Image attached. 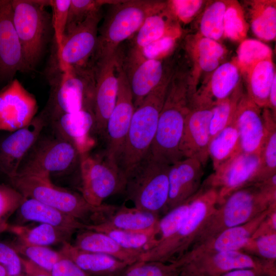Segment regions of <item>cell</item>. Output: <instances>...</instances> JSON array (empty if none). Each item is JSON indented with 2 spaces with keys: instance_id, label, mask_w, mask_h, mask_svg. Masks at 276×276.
Here are the masks:
<instances>
[{
  "instance_id": "cell-1",
  "label": "cell",
  "mask_w": 276,
  "mask_h": 276,
  "mask_svg": "<svg viewBox=\"0 0 276 276\" xmlns=\"http://www.w3.org/2000/svg\"><path fill=\"white\" fill-rule=\"evenodd\" d=\"M190 75L189 71L182 69L173 71L148 153L153 159L168 165L183 159L179 147L185 121L191 109Z\"/></svg>"
},
{
  "instance_id": "cell-2",
  "label": "cell",
  "mask_w": 276,
  "mask_h": 276,
  "mask_svg": "<svg viewBox=\"0 0 276 276\" xmlns=\"http://www.w3.org/2000/svg\"><path fill=\"white\" fill-rule=\"evenodd\" d=\"M275 203L276 188L271 185L256 182L237 190L205 220L191 248L225 229L251 220Z\"/></svg>"
},
{
  "instance_id": "cell-3",
  "label": "cell",
  "mask_w": 276,
  "mask_h": 276,
  "mask_svg": "<svg viewBox=\"0 0 276 276\" xmlns=\"http://www.w3.org/2000/svg\"><path fill=\"white\" fill-rule=\"evenodd\" d=\"M49 97L42 109L49 121L66 113L93 111L95 74L88 65L61 70L51 58L47 71Z\"/></svg>"
},
{
  "instance_id": "cell-4",
  "label": "cell",
  "mask_w": 276,
  "mask_h": 276,
  "mask_svg": "<svg viewBox=\"0 0 276 276\" xmlns=\"http://www.w3.org/2000/svg\"><path fill=\"white\" fill-rule=\"evenodd\" d=\"M11 185L25 198L36 199L76 219L85 225L101 223L116 205L90 204L81 194L54 185L50 178L16 175Z\"/></svg>"
},
{
  "instance_id": "cell-5",
  "label": "cell",
  "mask_w": 276,
  "mask_h": 276,
  "mask_svg": "<svg viewBox=\"0 0 276 276\" xmlns=\"http://www.w3.org/2000/svg\"><path fill=\"white\" fill-rule=\"evenodd\" d=\"M173 71L135 109L118 166L125 178L147 155L154 138L159 116Z\"/></svg>"
},
{
  "instance_id": "cell-6",
  "label": "cell",
  "mask_w": 276,
  "mask_h": 276,
  "mask_svg": "<svg viewBox=\"0 0 276 276\" xmlns=\"http://www.w3.org/2000/svg\"><path fill=\"white\" fill-rule=\"evenodd\" d=\"M218 191L203 186L192 197L187 214L170 237L143 252L139 261L172 262L191 248L203 223L218 205Z\"/></svg>"
},
{
  "instance_id": "cell-7",
  "label": "cell",
  "mask_w": 276,
  "mask_h": 276,
  "mask_svg": "<svg viewBox=\"0 0 276 276\" xmlns=\"http://www.w3.org/2000/svg\"><path fill=\"white\" fill-rule=\"evenodd\" d=\"M166 3L153 1H126L112 3L99 31L93 60L117 52L119 45L136 33L145 19Z\"/></svg>"
},
{
  "instance_id": "cell-8",
  "label": "cell",
  "mask_w": 276,
  "mask_h": 276,
  "mask_svg": "<svg viewBox=\"0 0 276 276\" xmlns=\"http://www.w3.org/2000/svg\"><path fill=\"white\" fill-rule=\"evenodd\" d=\"M170 166L148 154L126 177L123 193L134 207L158 214L165 213L169 197Z\"/></svg>"
},
{
  "instance_id": "cell-9",
  "label": "cell",
  "mask_w": 276,
  "mask_h": 276,
  "mask_svg": "<svg viewBox=\"0 0 276 276\" xmlns=\"http://www.w3.org/2000/svg\"><path fill=\"white\" fill-rule=\"evenodd\" d=\"M11 2L13 24L22 50L24 72H31L39 62L48 41L51 16L40 1Z\"/></svg>"
},
{
  "instance_id": "cell-10",
  "label": "cell",
  "mask_w": 276,
  "mask_h": 276,
  "mask_svg": "<svg viewBox=\"0 0 276 276\" xmlns=\"http://www.w3.org/2000/svg\"><path fill=\"white\" fill-rule=\"evenodd\" d=\"M42 133L22 160L16 175L50 178L79 167L80 153L70 142Z\"/></svg>"
},
{
  "instance_id": "cell-11",
  "label": "cell",
  "mask_w": 276,
  "mask_h": 276,
  "mask_svg": "<svg viewBox=\"0 0 276 276\" xmlns=\"http://www.w3.org/2000/svg\"><path fill=\"white\" fill-rule=\"evenodd\" d=\"M81 194L90 204L100 206L109 197L123 193L125 178L117 164L103 156L81 153L79 164Z\"/></svg>"
},
{
  "instance_id": "cell-12",
  "label": "cell",
  "mask_w": 276,
  "mask_h": 276,
  "mask_svg": "<svg viewBox=\"0 0 276 276\" xmlns=\"http://www.w3.org/2000/svg\"><path fill=\"white\" fill-rule=\"evenodd\" d=\"M100 9L96 10L80 25L64 35L61 50L51 58L61 70L86 66L96 50Z\"/></svg>"
},
{
  "instance_id": "cell-13",
  "label": "cell",
  "mask_w": 276,
  "mask_h": 276,
  "mask_svg": "<svg viewBox=\"0 0 276 276\" xmlns=\"http://www.w3.org/2000/svg\"><path fill=\"white\" fill-rule=\"evenodd\" d=\"M95 79L93 112L94 131L104 135L108 119L115 106L118 92L120 67L117 52L90 63Z\"/></svg>"
},
{
  "instance_id": "cell-14",
  "label": "cell",
  "mask_w": 276,
  "mask_h": 276,
  "mask_svg": "<svg viewBox=\"0 0 276 276\" xmlns=\"http://www.w3.org/2000/svg\"><path fill=\"white\" fill-rule=\"evenodd\" d=\"M240 269H258L275 274V263L269 262L241 250L205 254L182 265L180 271L206 276H217Z\"/></svg>"
},
{
  "instance_id": "cell-15",
  "label": "cell",
  "mask_w": 276,
  "mask_h": 276,
  "mask_svg": "<svg viewBox=\"0 0 276 276\" xmlns=\"http://www.w3.org/2000/svg\"><path fill=\"white\" fill-rule=\"evenodd\" d=\"M118 80L116 103L106 124V148L104 154L117 165L135 110L128 77L121 66Z\"/></svg>"
},
{
  "instance_id": "cell-16",
  "label": "cell",
  "mask_w": 276,
  "mask_h": 276,
  "mask_svg": "<svg viewBox=\"0 0 276 276\" xmlns=\"http://www.w3.org/2000/svg\"><path fill=\"white\" fill-rule=\"evenodd\" d=\"M49 124L42 110L28 125L0 138V172L9 179L15 176L22 160Z\"/></svg>"
},
{
  "instance_id": "cell-17",
  "label": "cell",
  "mask_w": 276,
  "mask_h": 276,
  "mask_svg": "<svg viewBox=\"0 0 276 276\" xmlns=\"http://www.w3.org/2000/svg\"><path fill=\"white\" fill-rule=\"evenodd\" d=\"M37 110L35 97L14 78L0 90V131L11 132L27 126Z\"/></svg>"
},
{
  "instance_id": "cell-18",
  "label": "cell",
  "mask_w": 276,
  "mask_h": 276,
  "mask_svg": "<svg viewBox=\"0 0 276 276\" xmlns=\"http://www.w3.org/2000/svg\"><path fill=\"white\" fill-rule=\"evenodd\" d=\"M259 162V153L241 152L214 171L203 185L218 191L219 205L233 192L250 184Z\"/></svg>"
},
{
  "instance_id": "cell-19",
  "label": "cell",
  "mask_w": 276,
  "mask_h": 276,
  "mask_svg": "<svg viewBox=\"0 0 276 276\" xmlns=\"http://www.w3.org/2000/svg\"><path fill=\"white\" fill-rule=\"evenodd\" d=\"M24 72L21 45L15 28L11 0H0V83L7 84Z\"/></svg>"
},
{
  "instance_id": "cell-20",
  "label": "cell",
  "mask_w": 276,
  "mask_h": 276,
  "mask_svg": "<svg viewBox=\"0 0 276 276\" xmlns=\"http://www.w3.org/2000/svg\"><path fill=\"white\" fill-rule=\"evenodd\" d=\"M213 107L191 108L187 117L179 149L183 158H193L204 167L209 158L210 123Z\"/></svg>"
},
{
  "instance_id": "cell-21",
  "label": "cell",
  "mask_w": 276,
  "mask_h": 276,
  "mask_svg": "<svg viewBox=\"0 0 276 276\" xmlns=\"http://www.w3.org/2000/svg\"><path fill=\"white\" fill-rule=\"evenodd\" d=\"M275 208L276 203L251 220L221 232L211 239L192 247L180 259L184 263L202 255L241 250L262 220Z\"/></svg>"
},
{
  "instance_id": "cell-22",
  "label": "cell",
  "mask_w": 276,
  "mask_h": 276,
  "mask_svg": "<svg viewBox=\"0 0 276 276\" xmlns=\"http://www.w3.org/2000/svg\"><path fill=\"white\" fill-rule=\"evenodd\" d=\"M240 74L234 60L219 65L212 72L209 80L192 95L191 108L213 107L227 98L240 83Z\"/></svg>"
},
{
  "instance_id": "cell-23",
  "label": "cell",
  "mask_w": 276,
  "mask_h": 276,
  "mask_svg": "<svg viewBox=\"0 0 276 276\" xmlns=\"http://www.w3.org/2000/svg\"><path fill=\"white\" fill-rule=\"evenodd\" d=\"M203 165L197 159L184 158L170 165L169 197L165 214L183 203L200 189Z\"/></svg>"
},
{
  "instance_id": "cell-24",
  "label": "cell",
  "mask_w": 276,
  "mask_h": 276,
  "mask_svg": "<svg viewBox=\"0 0 276 276\" xmlns=\"http://www.w3.org/2000/svg\"><path fill=\"white\" fill-rule=\"evenodd\" d=\"M262 108L243 93L233 118L239 135L241 152L259 153L265 134Z\"/></svg>"
},
{
  "instance_id": "cell-25",
  "label": "cell",
  "mask_w": 276,
  "mask_h": 276,
  "mask_svg": "<svg viewBox=\"0 0 276 276\" xmlns=\"http://www.w3.org/2000/svg\"><path fill=\"white\" fill-rule=\"evenodd\" d=\"M94 112L90 110L61 114L51 120L54 134L73 144L80 154L88 152L93 145L89 136L91 131H94Z\"/></svg>"
},
{
  "instance_id": "cell-26",
  "label": "cell",
  "mask_w": 276,
  "mask_h": 276,
  "mask_svg": "<svg viewBox=\"0 0 276 276\" xmlns=\"http://www.w3.org/2000/svg\"><path fill=\"white\" fill-rule=\"evenodd\" d=\"M60 251L90 276H119L129 265L106 255L80 250L70 242L63 244Z\"/></svg>"
},
{
  "instance_id": "cell-27",
  "label": "cell",
  "mask_w": 276,
  "mask_h": 276,
  "mask_svg": "<svg viewBox=\"0 0 276 276\" xmlns=\"http://www.w3.org/2000/svg\"><path fill=\"white\" fill-rule=\"evenodd\" d=\"M79 231L73 245L80 250L106 255L129 265L139 261L143 254L123 247L105 233L86 229Z\"/></svg>"
},
{
  "instance_id": "cell-28",
  "label": "cell",
  "mask_w": 276,
  "mask_h": 276,
  "mask_svg": "<svg viewBox=\"0 0 276 276\" xmlns=\"http://www.w3.org/2000/svg\"><path fill=\"white\" fill-rule=\"evenodd\" d=\"M17 210L26 221L47 224L74 233L85 229L86 225L76 219L33 198H26Z\"/></svg>"
},
{
  "instance_id": "cell-29",
  "label": "cell",
  "mask_w": 276,
  "mask_h": 276,
  "mask_svg": "<svg viewBox=\"0 0 276 276\" xmlns=\"http://www.w3.org/2000/svg\"><path fill=\"white\" fill-rule=\"evenodd\" d=\"M176 18L167 3L150 14L136 32L135 44L138 50L165 36L178 38L179 27L175 23Z\"/></svg>"
},
{
  "instance_id": "cell-30",
  "label": "cell",
  "mask_w": 276,
  "mask_h": 276,
  "mask_svg": "<svg viewBox=\"0 0 276 276\" xmlns=\"http://www.w3.org/2000/svg\"><path fill=\"white\" fill-rule=\"evenodd\" d=\"M168 72L160 59L146 60L138 65L128 79L134 109L160 83Z\"/></svg>"
},
{
  "instance_id": "cell-31",
  "label": "cell",
  "mask_w": 276,
  "mask_h": 276,
  "mask_svg": "<svg viewBox=\"0 0 276 276\" xmlns=\"http://www.w3.org/2000/svg\"><path fill=\"white\" fill-rule=\"evenodd\" d=\"M159 219L158 214L123 204L117 206L102 222L98 224L126 231H146L156 228Z\"/></svg>"
},
{
  "instance_id": "cell-32",
  "label": "cell",
  "mask_w": 276,
  "mask_h": 276,
  "mask_svg": "<svg viewBox=\"0 0 276 276\" xmlns=\"http://www.w3.org/2000/svg\"><path fill=\"white\" fill-rule=\"evenodd\" d=\"M262 113L265 134L260 148L259 167L250 184L276 174V117L267 107L262 108Z\"/></svg>"
},
{
  "instance_id": "cell-33",
  "label": "cell",
  "mask_w": 276,
  "mask_h": 276,
  "mask_svg": "<svg viewBox=\"0 0 276 276\" xmlns=\"http://www.w3.org/2000/svg\"><path fill=\"white\" fill-rule=\"evenodd\" d=\"M248 26L259 39L265 41L275 39L276 36V1L252 0L245 1Z\"/></svg>"
},
{
  "instance_id": "cell-34",
  "label": "cell",
  "mask_w": 276,
  "mask_h": 276,
  "mask_svg": "<svg viewBox=\"0 0 276 276\" xmlns=\"http://www.w3.org/2000/svg\"><path fill=\"white\" fill-rule=\"evenodd\" d=\"M6 231L17 237L19 241L25 244L48 246L70 242L74 233L47 224L35 226L8 224Z\"/></svg>"
},
{
  "instance_id": "cell-35",
  "label": "cell",
  "mask_w": 276,
  "mask_h": 276,
  "mask_svg": "<svg viewBox=\"0 0 276 276\" xmlns=\"http://www.w3.org/2000/svg\"><path fill=\"white\" fill-rule=\"evenodd\" d=\"M245 76L248 96L259 107L267 108L269 91L276 77L272 58L257 63Z\"/></svg>"
},
{
  "instance_id": "cell-36",
  "label": "cell",
  "mask_w": 276,
  "mask_h": 276,
  "mask_svg": "<svg viewBox=\"0 0 276 276\" xmlns=\"http://www.w3.org/2000/svg\"><path fill=\"white\" fill-rule=\"evenodd\" d=\"M241 152L237 128L232 123L210 141L209 153L214 171L236 157Z\"/></svg>"
},
{
  "instance_id": "cell-37",
  "label": "cell",
  "mask_w": 276,
  "mask_h": 276,
  "mask_svg": "<svg viewBox=\"0 0 276 276\" xmlns=\"http://www.w3.org/2000/svg\"><path fill=\"white\" fill-rule=\"evenodd\" d=\"M85 229L105 233L123 247L143 253L157 244V226L149 231H131L96 224L86 225Z\"/></svg>"
},
{
  "instance_id": "cell-38",
  "label": "cell",
  "mask_w": 276,
  "mask_h": 276,
  "mask_svg": "<svg viewBox=\"0 0 276 276\" xmlns=\"http://www.w3.org/2000/svg\"><path fill=\"white\" fill-rule=\"evenodd\" d=\"M271 58L272 51L267 45L256 39H246L241 42L234 61L241 74L246 76L257 63Z\"/></svg>"
},
{
  "instance_id": "cell-39",
  "label": "cell",
  "mask_w": 276,
  "mask_h": 276,
  "mask_svg": "<svg viewBox=\"0 0 276 276\" xmlns=\"http://www.w3.org/2000/svg\"><path fill=\"white\" fill-rule=\"evenodd\" d=\"M243 93L240 83L230 96L213 107L210 123L211 140L232 123L238 103Z\"/></svg>"
},
{
  "instance_id": "cell-40",
  "label": "cell",
  "mask_w": 276,
  "mask_h": 276,
  "mask_svg": "<svg viewBox=\"0 0 276 276\" xmlns=\"http://www.w3.org/2000/svg\"><path fill=\"white\" fill-rule=\"evenodd\" d=\"M227 1H215L207 6L200 20V35L217 41L224 36Z\"/></svg>"
},
{
  "instance_id": "cell-41",
  "label": "cell",
  "mask_w": 276,
  "mask_h": 276,
  "mask_svg": "<svg viewBox=\"0 0 276 276\" xmlns=\"http://www.w3.org/2000/svg\"><path fill=\"white\" fill-rule=\"evenodd\" d=\"M15 241L11 244L19 255H22L36 265L50 272L63 256L60 251H55L48 246L30 245L17 240Z\"/></svg>"
},
{
  "instance_id": "cell-42",
  "label": "cell",
  "mask_w": 276,
  "mask_h": 276,
  "mask_svg": "<svg viewBox=\"0 0 276 276\" xmlns=\"http://www.w3.org/2000/svg\"><path fill=\"white\" fill-rule=\"evenodd\" d=\"M249 26L242 7L236 1H227L224 17V36L238 42L245 39Z\"/></svg>"
},
{
  "instance_id": "cell-43",
  "label": "cell",
  "mask_w": 276,
  "mask_h": 276,
  "mask_svg": "<svg viewBox=\"0 0 276 276\" xmlns=\"http://www.w3.org/2000/svg\"><path fill=\"white\" fill-rule=\"evenodd\" d=\"M182 265L180 259L168 263L137 261L119 276H178Z\"/></svg>"
},
{
  "instance_id": "cell-44",
  "label": "cell",
  "mask_w": 276,
  "mask_h": 276,
  "mask_svg": "<svg viewBox=\"0 0 276 276\" xmlns=\"http://www.w3.org/2000/svg\"><path fill=\"white\" fill-rule=\"evenodd\" d=\"M191 198L160 218L157 226L156 245L170 237L178 229L187 214Z\"/></svg>"
},
{
  "instance_id": "cell-45",
  "label": "cell",
  "mask_w": 276,
  "mask_h": 276,
  "mask_svg": "<svg viewBox=\"0 0 276 276\" xmlns=\"http://www.w3.org/2000/svg\"><path fill=\"white\" fill-rule=\"evenodd\" d=\"M70 4L71 0L47 1V6H50L52 9L51 24L57 52H59L62 47Z\"/></svg>"
},
{
  "instance_id": "cell-46",
  "label": "cell",
  "mask_w": 276,
  "mask_h": 276,
  "mask_svg": "<svg viewBox=\"0 0 276 276\" xmlns=\"http://www.w3.org/2000/svg\"><path fill=\"white\" fill-rule=\"evenodd\" d=\"M105 3V1H102L71 0L64 35L80 25Z\"/></svg>"
},
{
  "instance_id": "cell-47",
  "label": "cell",
  "mask_w": 276,
  "mask_h": 276,
  "mask_svg": "<svg viewBox=\"0 0 276 276\" xmlns=\"http://www.w3.org/2000/svg\"><path fill=\"white\" fill-rule=\"evenodd\" d=\"M241 250L266 261L275 263L276 234L250 238Z\"/></svg>"
},
{
  "instance_id": "cell-48",
  "label": "cell",
  "mask_w": 276,
  "mask_h": 276,
  "mask_svg": "<svg viewBox=\"0 0 276 276\" xmlns=\"http://www.w3.org/2000/svg\"><path fill=\"white\" fill-rule=\"evenodd\" d=\"M26 198L11 185H0V224H7Z\"/></svg>"
},
{
  "instance_id": "cell-49",
  "label": "cell",
  "mask_w": 276,
  "mask_h": 276,
  "mask_svg": "<svg viewBox=\"0 0 276 276\" xmlns=\"http://www.w3.org/2000/svg\"><path fill=\"white\" fill-rule=\"evenodd\" d=\"M204 1L172 0L168 6L176 19L184 24L189 23L202 8Z\"/></svg>"
},
{
  "instance_id": "cell-50",
  "label": "cell",
  "mask_w": 276,
  "mask_h": 276,
  "mask_svg": "<svg viewBox=\"0 0 276 276\" xmlns=\"http://www.w3.org/2000/svg\"><path fill=\"white\" fill-rule=\"evenodd\" d=\"M0 264L8 276L24 273L22 258L11 244L0 242Z\"/></svg>"
},
{
  "instance_id": "cell-51",
  "label": "cell",
  "mask_w": 276,
  "mask_h": 276,
  "mask_svg": "<svg viewBox=\"0 0 276 276\" xmlns=\"http://www.w3.org/2000/svg\"><path fill=\"white\" fill-rule=\"evenodd\" d=\"M194 41L191 54L206 56L220 60L226 53L224 47L217 41L198 36Z\"/></svg>"
},
{
  "instance_id": "cell-52",
  "label": "cell",
  "mask_w": 276,
  "mask_h": 276,
  "mask_svg": "<svg viewBox=\"0 0 276 276\" xmlns=\"http://www.w3.org/2000/svg\"><path fill=\"white\" fill-rule=\"evenodd\" d=\"M177 38L173 36H165L150 43L139 51L141 52L144 60L159 59L172 50Z\"/></svg>"
},
{
  "instance_id": "cell-53",
  "label": "cell",
  "mask_w": 276,
  "mask_h": 276,
  "mask_svg": "<svg viewBox=\"0 0 276 276\" xmlns=\"http://www.w3.org/2000/svg\"><path fill=\"white\" fill-rule=\"evenodd\" d=\"M53 276H90L64 256L54 265Z\"/></svg>"
},
{
  "instance_id": "cell-54",
  "label": "cell",
  "mask_w": 276,
  "mask_h": 276,
  "mask_svg": "<svg viewBox=\"0 0 276 276\" xmlns=\"http://www.w3.org/2000/svg\"><path fill=\"white\" fill-rule=\"evenodd\" d=\"M276 234V208L272 210L259 225L251 238Z\"/></svg>"
},
{
  "instance_id": "cell-55",
  "label": "cell",
  "mask_w": 276,
  "mask_h": 276,
  "mask_svg": "<svg viewBox=\"0 0 276 276\" xmlns=\"http://www.w3.org/2000/svg\"><path fill=\"white\" fill-rule=\"evenodd\" d=\"M272 274L267 271L258 269H240L233 270L217 276H268ZM178 276H206L186 273L180 271Z\"/></svg>"
},
{
  "instance_id": "cell-56",
  "label": "cell",
  "mask_w": 276,
  "mask_h": 276,
  "mask_svg": "<svg viewBox=\"0 0 276 276\" xmlns=\"http://www.w3.org/2000/svg\"><path fill=\"white\" fill-rule=\"evenodd\" d=\"M22 263L25 276H53L50 272L38 267L27 259L22 258Z\"/></svg>"
},
{
  "instance_id": "cell-57",
  "label": "cell",
  "mask_w": 276,
  "mask_h": 276,
  "mask_svg": "<svg viewBox=\"0 0 276 276\" xmlns=\"http://www.w3.org/2000/svg\"><path fill=\"white\" fill-rule=\"evenodd\" d=\"M0 276H8L5 268L0 264Z\"/></svg>"
},
{
  "instance_id": "cell-58",
  "label": "cell",
  "mask_w": 276,
  "mask_h": 276,
  "mask_svg": "<svg viewBox=\"0 0 276 276\" xmlns=\"http://www.w3.org/2000/svg\"><path fill=\"white\" fill-rule=\"evenodd\" d=\"M8 224V223L5 224H0V233L6 231Z\"/></svg>"
},
{
  "instance_id": "cell-59",
  "label": "cell",
  "mask_w": 276,
  "mask_h": 276,
  "mask_svg": "<svg viewBox=\"0 0 276 276\" xmlns=\"http://www.w3.org/2000/svg\"><path fill=\"white\" fill-rule=\"evenodd\" d=\"M13 276H25V274L23 273V274H19V275H13Z\"/></svg>"
},
{
  "instance_id": "cell-60",
  "label": "cell",
  "mask_w": 276,
  "mask_h": 276,
  "mask_svg": "<svg viewBox=\"0 0 276 276\" xmlns=\"http://www.w3.org/2000/svg\"><path fill=\"white\" fill-rule=\"evenodd\" d=\"M268 276H276V274H271V275H269Z\"/></svg>"
}]
</instances>
